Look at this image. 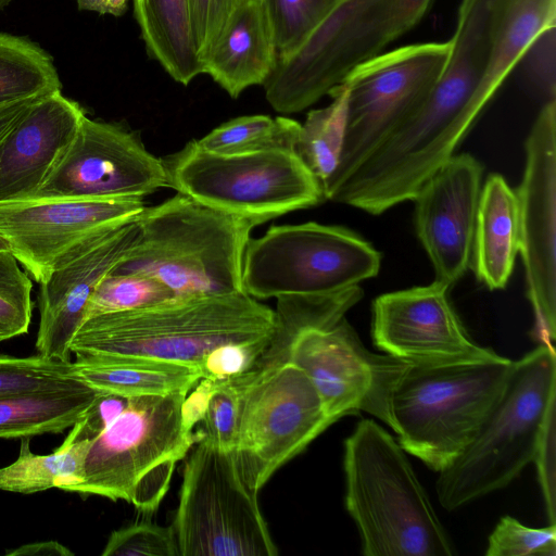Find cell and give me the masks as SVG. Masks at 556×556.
<instances>
[{"label": "cell", "mask_w": 556, "mask_h": 556, "mask_svg": "<svg viewBox=\"0 0 556 556\" xmlns=\"http://www.w3.org/2000/svg\"><path fill=\"white\" fill-rule=\"evenodd\" d=\"M129 0H76L77 7L81 11H92L101 15L110 14L122 16L128 9Z\"/></svg>", "instance_id": "7bdbcfd3"}, {"label": "cell", "mask_w": 556, "mask_h": 556, "mask_svg": "<svg viewBox=\"0 0 556 556\" xmlns=\"http://www.w3.org/2000/svg\"><path fill=\"white\" fill-rule=\"evenodd\" d=\"M341 0H260L268 18L278 56L296 49Z\"/></svg>", "instance_id": "4dcf8cb0"}, {"label": "cell", "mask_w": 556, "mask_h": 556, "mask_svg": "<svg viewBox=\"0 0 556 556\" xmlns=\"http://www.w3.org/2000/svg\"><path fill=\"white\" fill-rule=\"evenodd\" d=\"M345 507L366 556H452V543L404 450L371 419L344 441Z\"/></svg>", "instance_id": "3957f363"}, {"label": "cell", "mask_w": 556, "mask_h": 556, "mask_svg": "<svg viewBox=\"0 0 556 556\" xmlns=\"http://www.w3.org/2000/svg\"><path fill=\"white\" fill-rule=\"evenodd\" d=\"M451 287L389 292L372 303L371 336L387 354L418 365L497 362L506 357L477 344L448 299Z\"/></svg>", "instance_id": "e0dca14e"}, {"label": "cell", "mask_w": 556, "mask_h": 556, "mask_svg": "<svg viewBox=\"0 0 556 556\" xmlns=\"http://www.w3.org/2000/svg\"><path fill=\"white\" fill-rule=\"evenodd\" d=\"M271 339L232 342L210 352L200 365L201 379L211 382L240 377L251 370L264 354Z\"/></svg>", "instance_id": "8d00e7d4"}, {"label": "cell", "mask_w": 556, "mask_h": 556, "mask_svg": "<svg viewBox=\"0 0 556 556\" xmlns=\"http://www.w3.org/2000/svg\"><path fill=\"white\" fill-rule=\"evenodd\" d=\"M556 401V355L540 343L514 362L503 394L478 431L442 471L437 494L446 510L457 509L507 486L534 459L542 427Z\"/></svg>", "instance_id": "8992f818"}, {"label": "cell", "mask_w": 556, "mask_h": 556, "mask_svg": "<svg viewBox=\"0 0 556 556\" xmlns=\"http://www.w3.org/2000/svg\"><path fill=\"white\" fill-rule=\"evenodd\" d=\"M12 0H0V11L4 9Z\"/></svg>", "instance_id": "bcb514c9"}, {"label": "cell", "mask_w": 556, "mask_h": 556, "mask_svg": "<svg viewBox=\"0 0 556 556\" xmlns=\"http://www.w3.org/2000/svg\"><path fill=\"white\" fill-rule=\"evenodd\" d=\"M519 252V210L516 191L500 174L489 175L477 211L472 265L490 290L504 289Z\"/></svg>", "instance_id": "7402d4cb"}, {"label": "cell", "mask_w": 556, "mask_h": 556, "mask_svg": "<svg viewBox=\"0 0 556 556\" xmlns=\"http://www.w3.org/2000/svg\"><path fill=\"white\" fill-rule=\"evenodd\" d=\"M485 555L555 556L556 525L530 528L510 516H504L489 536Z\"/></svg>", "instance_id": "836d02e7"}, {"label": "cell", "mask_w": 556, "mask_h": 556, "mask_svg": "<svg viewBox=\"0 0 556 556\" xmlns=\"http://www.w3.org/2000/svg\"><path fill=\"white\" fill-rule=\"evenodd\" d=\"M231 380L239 393L231 453L244 483L257 494L333 421L309 377L290 362L258 359L251 370Z\"/></svg>", "instance_id": "30bf717a"}, {"label": "cell", "mask_w": 556, "mask_h": 556, "mask_svg": "<svg viewBox=\"0 0 556 556\" xmlns=\"http://www.w3.org/2000/svg\"><path fill=\"white\" fill-rule=\"evenodd\" d=\"M161 160L166 187L255 226L325 200L319 181L291 149L222 155L192 140Z\"/></svg>", "instance_id": "9c48e42d"}, {"label": "cell", "mask_w": 556, "mask_h": 556, "mask_svg": "<svg viewBox=\"0 0 556 556\" xmlns=\"http://www.w3.org/2000/svg\"><path fill=\"white\" fill-rule=\"evenodd\" d=\"M163 187L162 160L147 150L137 132L85 115L35 197L143 199Z\"/></svg>", "instance_id": "2e32d148"}, {"label": "cell", "mask_w": 556, "mask_h": 556, "mask_svg": "<svg viewBox=\"0 0 556 556\" xmlns=\"http://www.w3.org/2000/svg\"><path fill=\"white\" fill-rule=\"evenodd\" d=\"M31 278L10 250L0 251V342L27 333Z\"/></svg>", "instance_id": "d6a6232c"}, {"label": "cell", "mask_w": 556, "mask_h": 556, "mask_svg": "<svg viewBox=\"0 0 556 556\" xmlns=\"http://www.w3.org/2000/svg\"><path fill=\"white\" fill-rule=\"evenodd\" d=\"M273 31L260 0H247L232 15L203 61L207 74L231 98L264 85L277 63Z\"/></svg>", "instance_id": "44dd1931"}, {"label": "cell", "mask_w": 556, "mask_h": 556, "mask_svg": "<svg viewBox=\"0 0 556 556\" xmlns=\"http://www.w3.org/2000/svg\"><path fill=\"white\" fill-rule=\"evenodd\" d=\"M186 456L170 525L179 556L278 555L232 453L201 439Z\"/></svg>", "instance_id": "8fae6325"}, {"label": "cell", "mask_w": 556, "mask_h": 556, "mask_svg": "<svg viewBox=\"0 0 556 556\" xmlns=\"http://www.w3.org/2000/svg\"><path fill=\"white\" fill-rule=\"evenodd\" d=\"M528 84L546 101L556 96V24L543 29L529 45L518 65Z\"/></svg>", "instance_id": "74e56055"}, {"label": "cell", "mask_w": 556, "mask_h": 556, "mask_svg": "<svg viewBox=\"0 0 556 556\" xmlns=\"http://www.w3.org/2000/svg\"><path fill=\"white\" fill-rule=\"evenodd\" d=\"M188 392L129 397L124 412L90 442L78 480L66 491L131 503L153 514L166 494L175 465L202 437L188 430Z\"/></svg>", "instance_id": "5b68a950"}, {"label": "cell", "mask_w": 556, "mask_h": 556, "mask_svg": "<svg viewBox=\"0 0 556 556\" xmlns=\"http://www.w3.org/2000/svg\"><path fill=\"white\" fill-rule=\"evenodd\" d=\"M239 420V393L229 380L212 382V390L198 431L214 446L232 452Z\"/></svg>", "instance_id": "e575fe53"}, {"label": "cell", "mask_w": 556, "mask_h": 556, "mask_svg": "<svg viewBox=\"0 0 556 556\" xmlns=\"http://www.w3.org/2000/svg\"><path fill=\"white\" fill-rule=\"evenodd\" d=\"M142 198H40L0 203V236L38 283L108 231L139 218Z\"/></svg>", "instance_id": "5bb4252c"}, {"label": "cell", "mask_w": 556, "mask_h": 556, "mask_svg": "<svg viewBox=\"0 0 556 556\" xmlns=\"http://www.w3.org/2000/svg\"><path fill=\"white\" fill-rule=\"evenodd\" d=\"M80 384L85 383L74 378L72 362L0 354V396Z\"/></svg>", "instance_id": "1f68e13d"}, {"label": "cell", "mask_w": 556, "mask_h": 556, "mask_svg": "<svg viewBox=\"0 0 556 556\" xmlns=\"http://www.w3.org/2000/svg\"><path fill=\"white\" fill-rule=\"evenodd\" d=\"M85 115L83 108L61 91L26 108L0 139V203L37 194Z\"/></svg>", "instance_id": "ffe728a7"}, {"label": "cell", "mask_w": 556, "mask_h": 556, "mask_svg": "<svg viewBox=\"0 0 556 556\" xmlns=\"http://www.w3.org/2000/svg\"><path fill=\"white\" fill-rule=\"evenodd\" d=\"M482 174V164L471 154H454L413 199L416 232L435 281L448 287L465 275L471 261Z\"/></svg>", "instance_id": "ac0fdd59"}, {"label": "cell", "mask_w": 556, "mask_h": 556, "mask_svg": "<svg viewBox=\"0 0 556 556\" xmlns=\"http://www.w3.org/2000/svg\"><path fill=\"white\" fill-rule=\"evenodd\" d=\"M101 555L179 556V553L170 526L141 521L112 531Z\"/></svg>", "instance_id": "d590c367"}, {"label": "cell", "mask_w": 556, "mask_h": 556, "mask_svg": "<svg viewBox=\"0 0 556 556\" xmlns=\"http://www.w3.org/2000/svg\"><path fill=\"white\" fill-rule=\"evenodd\" d=\"M72 366L89 388L126 397L189 392L201 380L199 368L136 356H77Z\"/></svg>", "instance_id": "603a6c76"}, {"label": "cell", "mask_w": 556, "mask_h": 556, "mask_svg": "<svg viewBox=\"0 0 556 556\" xmlns=\"http://www.w3.org/2000/svg\"><path fill=\"white\" fill-rule=\"evenodd\" d=\"M89 440H78L73 431L47 455L30 451L29 438L21 439L18 457L0 468V491L33 494L48 489L67 490L80 475Z\"/></svg>", "instance_id": "484cf974"}, {"label": "cell", "mask_w": 556, "mask_h": 556, "mask_svg": "<svg viewBox=\"0 0 556 556\" xmlns=\"http://www.w3.org/2000/svg\"><path fill=\"white\" fill-rule=\"evenodd\" d=\"M98 393L80 384L0 396V438L62 433L79 420Z\"/></svg>", "instance_id": "d4e9b609"}, {"label": "cell", "mask_w": 556, "mask_h": 556, "mask_svg": "<svg viewBox=\"0 0 556 556\" xmlns=\"http://www.w3.org/2000/svg\"><path fill=\"white\" fill-rule=\"evenodd\" d=\"M555 413L554 401L546 414L533 462L536 464L539 481L551 523H555Z\"/></svg>", "instance_id": "ab89813d"}, {"label": "cell", "mask_w": 556, "mask_h": 556, "mask_svg": "<svg viewBox=\"0 0 556 556\" xmlns=\"http://www.w3.org/2000/svg\"><path fill=\"white\" fill-rule=\"evenodd\" d=\"M300 128L301 124L289 117L245 115L219 125L195 141L201 149L222 155L271 149L295 150Z\"/></svg>", "instance_id": "83f0119b"}, {"label": "cell", "mask_w": 556, "mask_h": 556, "mask_svg": "<svg viewBox=\"0 0 556 556\" xmlns=\"http://www.w3.org/2000/svg\"><path fill=\"white\" fill-rule=\"evenodd\" d=\"M10 250L7 241L0 236V251Z\"/></svg>", "instance_id": "f6af8a7d"}, {"label": "cell", "mask_w": 556, "mask_h": 556, "mask_svg": "<svg viewBox=\"0 0 556 556\" xmlns=\"http://www.w3.org/2000/svg\"><path fill=\"white\" fill-rule=\"evenodd\" d=\"M7 556H74L68 547L55 540L33 542L8 549Z\"/></svg>", "instance_id": "b9f144b4"}, {"label": "cell", "mask_w": 556, "mask_h": 556, "mask_svg": "<svg viewBox=\"0 0 556 556\" xmlns=\"http://www.w3.org/2000/svg\"><path fill=\"white\" fill-rule=\"evenodd\" d=\"M331 102L308 112L301 124L295 152L323 186L334 173L343 144L345 119V87H334Z\"/></svg>", "instance_id": "f1b7e54d"}, {"label": "cell", "mask_w": 556, "mask_h": 556, "mask_svg": "<svg viewBox=\"0 0 556 556\" xmlns=\"http://www.w3.org/2000/svg\"><path fill=\"white\" fill-rule=\"evenodd\" d=\"M132 5L148 55L170 78L187 86L203 74L189 0H132Z\"/></svg>", "instance_id": "cb8c5ba5"}, {"label": "cell", "mask_w": 556, "mask_h": 556, "mask_svg": "<svg viewBox=\"0 0 556 556\" xmlns=\"http://www.w3.org/2000/svg\"><path fill=\"white\" fill-rule=\"evenodd\" d=\"M174 298L173 292L164 283L148 275L110 273L91 294L86 308V319L144 307Z\"/></svg>", "instance_id": "f546056e"}, {"label": "cell", "mask_w": 556, "mask_h": 556, "mask_svg": "<svg viewBox=\"0 0 556 556\" xmlns=\"http://www.w3.org/2000/svg\"><path fill=\"white\" fill-rule=\"evenodd\" d=\"M526 166L516 190L519 253L535 317L534 336L553 345L556 334V99L541 108L527 137Z\"/></svg>", "instance_id": "9a60e30c"}, {"label": "cell", "mask_w": 556, "mask_h": 556, "mask_svg": "<svg viewBox=\"0 0 556 556\" xmlns=\"http://www.w3.org/2000/svg\"><path fill=\"white\" fill-rule=\"evenodd\" d=\"M276 326L275 311L244 291L174 298L87 318L70 348L76 356H136L199 368L220 345L273 339Z\"/></svg>", "instance_id": "6da1fadb"}, {"label": "cell", "mask_w": 556, "mask_h": 556, "mask_svg": "<svg viewBox=\"0 0 556 556\" xmlns=\"http://www.w3.org/2000/svg\"><path fill=\"white\" fill-rule=\"evenodd\" d=\"M37 99L23 100L0 108V139L26 110V108Z\"/></svg>", "instance_id": "ee69618b"}, {"label": "cell", "mask_w": 556, "mask_h": 556, "mask_svg": "<svg viewBox=\"0 0 556 556\" xmlns=\"http://www.w3.org/2000/svg\"><path fill=\"white\" fill-rule=\"evenodd\" d=\"M253 223L178 193L138 218L136 241L112 273H139L175 298L244 291L242 267Z\"/></svg>", "instance_id": "277c9868"}, {"label": "cell", "mask_w": 556, "mask_h": 556, "mask_svg": "<svg viewBox=\"0 0 556 556\" xmlns=\"http://www.w3.org/2000/svg\"><path fill=\"white\" fill-rule=\"evenodd\" d=\"M260 359L290 362L316 387L325 409L336 422L358 410L391 424L392 390L410 363L367 350L343 317L326 328H311L271 340Z\"/></svg>", "instance_id": "4fadbf2b"}, {"label": "cell", "mask_w": 556, "mask_h": 556, "mask_svg": "<svg viewBox=\"0 0 556 556\" xmlns=\"http://www.w3.org/2000/svg\"><path fill=\"white\" fill-rule=\"evenodd\" d=\"M514 362L409 364L389 402L399 444L434 471L471 441L503 394Z\"/></svg>", "instance_id": "52a82bcc"}, {"label": "cell", "mask_w": 556, "mask_h": 556, "mask_svg": "<svg viewBox=\"0 0 556 556\" xmlns=\"http://www.w3.org/2000/svg\"><path fill=\"white\" fill-rule=\"evenodd\" d=\"M137 233L138 218L108 231L39 283L38 355L71 362V342L86 319L91 294L125 260Z\"/></svg>", "instance_id": "d6986e66"}, {"label": "cell", "mask_w": 556, "mask_h": 556, "mask_svg": "<svg viewBox=\"0 0 556 556\" xmlns=\"http://www.w3.org/2000/svg\"><path fill=\"white\" fill-rule=\"evenodd\" d=\"M450 49V40L403 46L376 55L346 76L343 144L334 173L321 186L325 199L424 103Z\"/></svg>", "instance_id": "7c38bea8"}, {"label": "cell", "mask_w": 556, "mask_h": 556, "mask_svg": "<svg viewBox=\"0 0 556 556\" xmlns=\"http://www.w3.org/2000/svg\"><path fill=\"white\" fill-rule=\"evenodd\" d=\"M245 1L189 0L193 35L202 64L235 12Z\"/></svg>", "instance_id": "f35d334b"}, {"label": "cell", "mask_w": 556, "mask_h": 556, "mask_svg": "<svg viewBox=\"0 0 556 556\" xmlns=\"http://www.w3.org/2000/svg\"><path fill=\"white\" fill-rule=\"evenodd\" d=\"M433 1L341 0L296 49L277 58L263 85L266 100L282 114L307 109L415 27Z\"/></svg>", "instance_id": "ba28073f"}, {"label": "cell", "mask_w": 556, "mask_h": 556, "mask_svg": "<svg viewBox=\"0 0 556 556\" xmlns=\"http://www.w3.org/2000/svg\"><path fill=\"white\" fill-rule=\"evenodd\" d=\"M128 402L129 397L99 392L71 430L78 440L92 441L124 412Z\"/></svg>", "instance_id": "60d3db41"}, {"label": "cell", "mask_w": 556, "mask_h": 556, "mask_svg": "<svg viewBox=\"0 0 556 556\" xmlns=\"http://www.w3.org/2000/svg\"><path fill=\"white\" fill-rule=\"evenodd\" d=\"M61 89L51 55L24 37L0 33V108Z\"/></svg>", "instance_id": "4316f807"}, {"label": "cell", "mask_w": 556, "mask_h": 556, "mask_svg": "<svg viewBox=\"0 0 556 556\" xmlns=\"http://www.w3.org/2000/svg\"><path fill=\"white\" fill-rule=\"evenodd\" d=\"M380 265V252L345 227L271 226L248 242L242 287L256 300L275 298L276 318L286 319L351 305L355 286L377 276Z\"/></svg>", "instance_id": "7a4b0ae2"}]
</instances>
